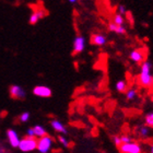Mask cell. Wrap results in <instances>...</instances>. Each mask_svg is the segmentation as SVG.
<instances>
[{"label": "cell", "mask_w": 153, "mask_h": 153, "mask_svg": "<svg viewBox=\"0 0 153 153\" xmlns=\"http://www.w3.org/2000/svg\"><path fill=\"white\" fill-rule=\"evenodd\" d=\"M139 82L144 88H150V86L153 85L152 64L149 60H144L141 62L140 74H139Z\"/></svg>", "instance_id": "6da1fadb"}, {"label": "cell", "mask_w": 153, "mask_h": 153, "mask_svg": "<svg viewBox=\"0 0 153 153\" xmlns=\"http://www.w3.org/2000/svg\"><path fill=\"white\" fill-rule=\"evenodd\" d=\"M36 146H37V138L35 137H29L25 136L20 140L19 143V149L22 152H33L34 150H36Z\"/></svg>", "instance_id": "7a4b0ae2"}, {"label": "cell", "mask_w": 153, "mask_h": 153, "mask_svg": "<svg viewBox=\"0 0 153 153\" xmlns=\"http://www.w3.org/2000/svg\"><path fill=\"white\" fill-rule=\"evenodd\" d=\"M53 144H54V139L51 136L45 134V136L37 139L36 150L38 151V153H48L51 150Z\"/></svg>", "instance_id": "3957f363"}, {"label": "cell", "mask_w": 153, "mask_h": 153, "mask_svg": "<svg viewBox=\"0 0 153 153\" xmlns=\"http://www.w3.org/2000/svg\"><path fill=\"white\" fill-rule=\"evenodd\" d=\"M119 151L121 153H141L142 148L140 143H138L136 141H131L129 143H121L119 146Z\"/></svg>", "instance_id": "277c9868"}, {"label": "cell", "mask_w": 153, "mask_h": 153, "mask_svg": "<svg viewBox=\"0 0 153 153\" xmlns=\"http://www.w3.org/2000/svg\"><path fill=\"white\" fill-rule=\"evenodd\" d=\"M33 94L37 97H42V99H47L53 95V91L49 86L47 85H36L33 89Z\"/></svg>", "instance_id": "5b68a950"}, {"label": "cell", "mask_w": 153, "mask_h": 153, "mask_svg": "<svg viewBox=\"0 0 153 153\" xmlns=\"http://www.w3.org/2000/svg\"><path fill=\"white\" fill-rule=\"evenodd\" d=\"M9 93H10V96L12 99H16V100H23L25 99L26 96L25 90L23 89L21 85H18V84H13V85L10 86Z\"/></svg>", "instance_id": "8992f818"}, {"label": "cell", "mask_w": 153, "mask_h": 153, "mask_svg": "<svg viewBox=\"0 0 153 153\" xmlns=\"http://www.w3.org/2000/svg\"><path fill=\"white\" fill-rule=\"evenodd\" d=\"M7 134V139H8V142L9 144L11 146L12 148H18L19 147V143H20V140H21V138H20L19 134L16 132L14 129H8L6 132Z\"/></svg>", "instance_id": "52a82bcc"}, {"label": "cell", "mask_w": 153, "mask_h": 153, "mask_svg": "<svg viewBox=\"0 0 153 153\" xmlns=\"http://www.w3.org/2000/svg\"><path fill=\"white\" fill-rule=\"evenodd\" d=\"M72 48H74V54H81L84 48H85V38L82 35H76L74 39V44H72Z\"/></svg>", "instance_id": "ba28073f"}, {"label": "cell", "mask_w": 153, "mask_h": 153, "mask_svg": "<svg viewBox=\"0 0 153 153\" xmlns=\"http://www.w3.org/2000/svg\"><path fill=\"white\" fill-rule=\"evenodd\" d=\"M129 59L134 64H141L146 60V51L144 49H134L129 54Z\"/></svg>", "instance_id": "9c48e42d"}, {"label": "cell", "mask_w": 153, "mask_h": 153, "mask_svg": "<svg viewBox=\"0 0 153 153\" xmlns=\"http://www.w3.org/2000/svg\"><path fill=\"white\" fill-rule=\"evenodd\" d=\"M45 16H46V11H45V10H43V9L35 10V11H33V12L31 13V16H30V18H29V23L31 25H35V24H37Z\"/></svg>", "instance_id": "30bf717a"}, {"label": "cell", "mask_w": 153, "mask_h": 153, "mask_svg": "<svg viewBox=\"0 0 153 153\" xmlns=\"http://www.w3.org/2000/svg\"><path fill=\"white\" fill-rule=\"evenodd\" d=\"M151 134V129L147 125H140L136 128V134L140 139H147Z\"/></svg>", "instance_id": "8fae6325"}, {"label": "cell", "mask_w": 153, "mask_h": 153, "mask_svg": "<svg viewBox=\"0 0 153 153\" xmlns=\"http://www.w3.org/2000/svg\"><path fill=\"white\" fill-rule=\"evenodd\" d=\"M51 126L56 132H58V134H68V130H67V128H66V126H65L60 120H58V119H53V120L51 121Z\"/></svg>", "instance_id": "7c38bea8"}, {"label": "cell", "mask_w": 153, "mask_h": 153, "mask_svg": "<svg viewBox=\"0 0 153 153\" xmlns=\"http://www.w3.org/2000/svg\"><path fill=\"white\" fill-rule=\"evenodd\" d=\"M91 43L93 45H95V46H99V47H102L104 45L107 43V38H106L105 35H103V34H99V33H96V34H93L91 36Z\"/></svg>", "instance_id": "4fadbf2b"}, {"label": "cell", "mask_w": 153, "mask_h": 153, "mask_svg": "<svg viewBox=\"0 0 153 153\" xmlns=\"http://www.w3.org/2000/svg\"><path fill=\"white\" fill-rule=\"evenodd\" d=\"M108 30L111 32H114L116 34H118V35H125L126 32H127L125 25H117V24H115L113 22H111L108 24Z\"/></svg>", "instance_id": "5bb4252c"}, {"label": "cell", "mask_w": 153, "mask_h": 153, "mask_svg": "<svg viewBox=\"0 0 153 153\" xmlns=\"http://www.w3.org/2000/svg\"><path fill=\"white\" fill-rule=\"evenodd\" d=\"M125 93H126V99H127L128 101H134V100L138 97V90L136 89L134 86L127 89V91Z\"/></svg>", "instance_id": "9a60e30c"}, {"label": "cell", "mask_w": 153, "mask_h": 153, "mask_svg": "<svg viewBox=\"0 0 153 153\" xmlns=\"http://www.w3.org/2000/svg\"><path fill=\"white\" fill-rule=\"evenodd\" d=\"M34 134H35V138H41L45 134H47V131H46V128L44 126H42V125H35L34 127Z\"/></svg>", "instance_id": "2e32d148"}, {"label": "cell", "mask_w": 153, "mask_h": 153, "mask_svg": "<svg viewBox=\"0 0 153 153\" xmlns=\"http://www.w3.org/2000/svg\"><path fill=\"white\" fill-rule=\"evenodd\" d=\"M128 89V83L125 81V80H119L116 82V90L118 92L120 93H125Z\"/></svg>", "instance_id": "e0dca14e"}, {"label": "cell", "mask_w": 153, "mask_h": 153, "mask_svg": "<svg viewBox=\"0 0 153 153\" xmlns=\"http://www.w3.org/2000/svg\"><path fill=\"white\" fill-rule=\"evenodd\" d=\"M113 23L117 24V25H124L125 24V18L124 16H121L119 13H115L114 16H113Z\"/></svg>", "instance_id": "ac0fdd59"}, {"label": "cell", "mask_w": 153, "mask_h": 153, "mask_svg": "<svg viewBox=\"0 0 153 153\" xmlns=\"http://www.w3.org/2000/svg\"><path fill=\"white\" fill-rule=\"evenodd\" d=\"M144 123L147 126H149L150 128H153V112L148 113L146 116H144Z\"/></svg>", "instance_id": "d6986e66"}, {"label": "cell", "mask_w": 153, "mask_h": 153, "mask_svg": "<svg viewBox=\"0 0 153 153\" xmlns=\"http://www.w3.org/2000/svg\"><path fill=\"white\" fill-rule=\"evenodd\" d=\"M58 141H59L65 148H68L69 147V144H70V142H69V140H68V138L65 137V134H60V136L58 137Z\"/></svg>", "instance_id": "ffe728a7"}, {"label": "cell", "mask_w": 153, "mask_h": 153, "mask_svg": "<svg viewBox=\"0 0 153 153\" xmlns=\"http://www.w3.org/2000/svg\"><path fill=\"white\" fill-rule=\"evenodd\" d=\"M30 117H31V114H30L29 112H23L22 114L20 115L19 119H20L21 123H27L29 119H30Z\"/></svg>", "instance_id": "44dd1931"}, {"label": "cell", "mask_w": 153, "mask_h": 153, "mask_svg": "<svg viewBox=\"0 0 153 153\" xmlns=\"http://www.w3.org/2000/svg\"><path fill=\"white\" fill-rule=\"evenodd\" d=\"M119 138H120L121 143H129L131 141H134L129 134H121V136H119Z\"/></svg>", "instance_id": "7402d4cb"}, {"label": "cell", "mask_w": 153, "mask_h": 153, "mask_svg": "<svg viewBox=\"0 0 153 153\" xmlns=\"http://www.w3.org/2000/svg\"><path fill=\"white\" fill-rule=\"evenodd\" d=\"M128 10L127 8L124 6V4H120V6H118L117 8V13H119V14H121V16H125V14H127Z\"/></svg>", "instance_id": "603a6c76"}, {"label": "cell", "mask_w": 153, "mask_h": 153, "mask_svg": "<svg viewBox=\"0 0 153 153\" xmlns=\"http://www.w3.org/2000/svg\"><path fill=\"white\" fill-rule=\"evenodd\" d=\"M113 142H114V144L116 146V147H119V146L121 144L119 136H114V137H113Z\"/></svg>", "instance_id": "cb8c5ba5"}, {"label": "cell", "mask_w": 153, "mask_h": 153, "mask_svg": "<svg viewBox=\"0 0 153 153\" xmlns=\"http://www.w3.org/2000/svg\"><path fill=\"white\" fill-rule=\"evenodd\" d=\"M26 136H29V137H35V134H34V129H33V127L29 128V129L26 130Z\"/></svg>", "instance_id": "d4e9b609"}, {"label": "cell", "mask_w": 153, "mask_h": 153, "mask_svg": "<svg viewBox=\"0 0 153 153\" xmlns=\"http://www.w3.org/2000/svg\"><path fill=\"white\" fill-rule=\"evenodd\" d=\"M68 1H69L70 3H76L78 1H79V0H68Z\"/></svg>", "instance_id": "484cf974"}, {"label": "cell", "mask_w": 153, "mask_h": 153, "mask_svg": "<svg viewBox=\"0 0 153 153\" xmlns=\"http://www.w3.org/2000/svg\"><path fill=\"white\" fill-rule=\"evenodd\" d=\"M150 153H153V144L151 146V149H150Z\"/></svg>", "instance_id": "4316f807"}, {"label": "cell", "mask_w": 153, "mask_h": 153, "mask_svg": "<svg viewBox=\"0 0 153 153\" xmlns=\"http://www.w3.org/2000/svg\"><path fill=\"white\" fill-rule=\"evenodd\" d=\"M152 101H153V96H152Z\"/></svg>", "instance_id": "83f0119b"}]
</instances>
